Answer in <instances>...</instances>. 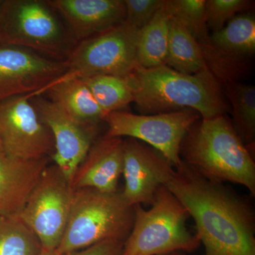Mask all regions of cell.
Wrapping results in <instances>:
<instances>
[{"instance_id":"obj_1","label":"cell","mask_w":255,"mask_h":255,"mask_svg":"<svg viewBox=\"0 0 255 255\" xmlns=\"http://www.w3.org/2000/svg\"><path fill=\"white\" fill-rule=\"evenodd\" d=\"M162 186L194 220L204 255H255V211L246 197L202 177L182 159L167 167Z\"/></svg>"},{"instance_id":"obj_2","label":"cell","mask_w":255,"mask_h":255,"mask_svg":"<svg viewBox=\"0 0 255 255\" xmlns=\"http://www.w3.org/2000/svg\"><path fill=\"white\" fill-rule=\"evenodd\" d=\"M128 80L133 102L141 115L191 110L201 119H209L228 110L219 80L210 70L185 75L166 65L137 66Z\"/></svg>"},{"instance_id":"obj_3","label":"cell","mask_w":255,"mask_h":255,"mask_svg":"<svg viewBox=\"0 0 255 255\" xmlns=\"http://www.w3.org/2000/svg\"><path fill=\"white\" fill-rule=\"evenodd\" d=\"M180 157L206 179L241 184L255 197L254 157L224 115L196 122L182 140Z\"/></svg>"},{"instance_id":"obj_4","label":"cell","mask_w":255,"mask_h":255,"mask_svg":"<svg viewBox=\"0 0 255 255\" xmlns=\"http://www.w3.org/2000/svg\"><path fill=\"white\" fill-rule=\"evenodd\" d=\"M134 207L122 191L74 190L66 229L56 251L59 255L80 251L100 242H125L131 231Z\"/></svg>"},{"instance_id":"obj_5","label":"cell","mask_w":255,"mask_h":255,"mask_svg":"<svg viewBox=\"0 0 255 255\" xmlns=\"http://www.w3.org/2000/svg\"><path fill=\"white\" fill-rule=\"evenodd\" d=\"M150 209L137 204L133 225L122 255H166L192 252L201 242L187 228L190 218L184 206L164 186L156 191Z\"/></svg>"},{"instance_id":"obj_6","label":"cell","mask_w":255,"mask_h":255,"mask_svg":"<svg viewBox=\"0 0 255 255\" xmlns=\"http://www.w3.org/2000/svg\"><path fill=\"white\" fill-rule=\"evenodd\" d=\"M56 14L43 0H2L0 46L21 47L64 61L76 42Z\"/></svg>"},{"instance_id":"obj_7","label":"cell","mask_w":255,"mask_h":255,"mask_svg":"<svg viewBox=\"0 0 255 255\" xmlns=\"http://www.w3.org/2000/svg\"><path fill=\"white\" fill-rule=\"evenodd\" d=\"M137 31L136 28L124 21L75 43L63 61L66 68L65 73L54 82L95 75L130 76L138 66Z\"/></svg>"},{"instance_id":"obj_8","label":"cell","mask_w":255,"mask_h":255,"mask_svg":"<svg viewBox=\"0 0 255 255\" xmlns=\"http://www.w3.org/2000/svg\"><path fill=\"white\" fill-rule=\"evenodd\" d=\"M74 190L55 164L43 171L18 217L34 233L43 251H56L68 224Z\"/></svg>"},{"instance_id":"obj_9","label":"cell","mask_w":255,"mask_h":255,"mask_svg":"<svg viewBox=\"0 0 255 255\" xmlns=\"http://www.w3.org/2000/svg\"><path fill=\"white\" fill-rule=\"evenodd\" d=\"M201 119L194 110L137 115L127 112H111L103 122L110 136L130 137L158 151L174 167L182 162L180 146L189 129Z\"/></svg>"},{"instance_id":"obj_10","label":"cell","mask_w":255,"mask_h":255,"mask_svg":"<svg viewBox=\"0 0 255 255\" xmlns=\"http://www.w3.org/2000/svg\"><path fill=\"white\" fill-rule=\"evenodd\" d=\"M0 141L5 155L34 159L54 153L53 134L38 117L28 95L0 102Z\"/></svg>"},{"instance_id":"obj_11","label":"cell","mask_w":255,"mask_h":255,"mask_svg":"<svg viewBox=\"0 0 255 255\" xmlns=\"http://www.w3.org/2000/svg\"><path fill=\"white\" fill-rule=\"evenodd\" d=\"M30 102L53 134L55 151L52 160L71 184L79 164L99 137L101 124L80 123L43 95L31 97Z\"/></svg>"},{"instance_id":"obj_12","label":"cell","mask_w":255,"mask_h":255,"mask_svg":"<svg viewBox=\"0 0 255 255\" xmlns=\"http://www.w3.org/2000/svg\"><path fill=\"white\" fill-rule=\"evenodd\" d=\"M65 70L63 61L21 47L0 46V102L15 96L41 95Z\"/></svg>"},{"instance_id":"obj_13","label":"cell","mask_w":255,"mask_h":255,"mask_svg":"<svg viewBox=\"0 0 255 255\" xmlns=\"http://www.w3.org/2000/svg\"><path fill=\"white\" fill-rule=\"evenodd\" d=\"M170 162L158 151L135 139L124 140L122 195L129 205L150 206Z\"/></svg>"},{"instance_id":"obj_14","label":"cell","mask_w":255,"mask_h":255,"mask_svg":"<svg viewBox=\"0 0 255 255\" xmlns=\"http://www.w3.org/2000/svg\"><path fill=\"white\" fill-rule=\"evenodd\" d=\"M68 25L76 43L118 26L126 19L124 0H47Z\"/></svg>"},{"instance_id":"obj_15","label":"cell","mask_w":255,"mask_h":255,"mask_svg":"<svg viewBox=\"0 0 255 255\" xmlns=\"http://www.w3.org/2000/svg\"><path fill=\"white\" fill-rule=\"evenodd\" d=\"M123 167L124 139L105 133L94 142L79 164L72 188L73 190L87 188L105 193L117 192Z\"/></svg>"},{"instance_id":"obj_16","label":"cell","mask_w":255,"mask_h":255,"mask_svg":"<svg viewBox=\"0 0 255 255\" xmlns=\"http://www.w3.org/2000/svg\"><path fill=\"white\" fill-rule=\"evenodd\" d=\"M50 157L14 158L0 153V216H18Z\"/></svg>"},{"instance_id":"obj_17","label":"cell","mask_w":255,"mask_h":255,"mask_svg":"<svg viewBox=\"0 0 255 255\" xmlns=\"http://www.w3.org/2000/svg\"><path fill=\"white\" fill-rule=\"evenodd\" d=\"M43 94L80 123L97 125L104 122L105 114L82 79L54 82L46 87L41 95Z\"/></svg>"},{"instance_id":"obj_18","label":"cell","mask_w":255,"mask_h":255,"mask_svg":"<svg viewBox=\"0 0 255 255\" xmlns=\"http://www.w3.org/2000/svg\"><path fill=\"white\" fill-rule=\"evenodd\" d=\"M214 49L236 65V60L251 56L255 52V17L251 11L236 15L227 24L210 36Z\"/></svg>"},{"instance_id":"obj_19","label":"cell","mask_w":255,"mask_h":255,"mask_svg":"<svg viewBox=\"0 0 255 255\" xmlns=\"http://www.w3.org/2000/svg\"><path fill=\"white\" fill-rule=\"evenodd\" d=\"M165 65L185 75L210 70L199 43L182 23L170 16Z\"/></svg>"},{"instance_id":"obj_20","label":"cell","mask_w":255,"mask_h":255,"mask_svg":"<svg viewBox=\"0 0 255 255\" xmlns=\"http://www.w3.org/2000/svg\"><path fill=\"white\" fill-rule=\"evenodd\" d=\"M169 31V15L164 0L153 18L137 31L136 55L138 66L149 69L165 65Z\"/></svg>"},{"instance_id":"obj_21","label":"cell","mask_w":255,"mask_h":255,"mask_svg":"<svg viewBox=\"0 0 255 255\" xmlns=\"http://www.w3.org/2000/svg\"><path fill=\"white\" fill-rule=\"evenodd\" d=\"M206 0H164L171 17L182 23L199 43L208 64L211 67L219 59V54L210 41L205 18Z\"/></svg>"},{"instance_id":"obj_22","label":"cell","mask_w":255,"mask_h":255,"mask_svg":"<svg viewBox=\"0 0 255 255\" xmlns=\"http://www.w3.org/2000/svg\"><path fill=\"white\" fill-rule=\"evenodd\" d=\"M227 95L232 106L233 125L249 150L255 142V88L253 85L231 82Z\"/></svg>"},{"instance_id":"obj_23","label":"cell","mask_w":255,"mask_h":255,"mask_svg":"<svg viewBox=\"0 0 255 255\" xmlns=\"http://www.w3.org/2000/svg\"><path fill=\"white\" fill-rule=\"evenodd\" d=\"M105 115L124 111L133 102V93L128 77L95 75L82 78Z\"/></svg>"},{"instance_id":"obj_24","label":"cell","mask_w":255,"mask_h":255,"mask_svg":"<svg viewBox=\"0 0 255 255\" xmlns=\"http://www.w3.org/2000/svg\"><path fill=\"white\" fill-rule=\"evenodd\" d=\"M38 238L18 216H0V255H40Z\"/></svg>"},{"instance_id":"obj_25","label":"cell","mask_w":255,"mask_h":255,"mask_svg":"<svg viewBox=\"0 0 255 255\" xmlns=\"http://www.w3.org/2000/svg\"><path fill=\"white\" fill-rule=\"evenodd\" d=\"M249 0H206L205 18L212 33L222 29L228 21L253 6Z\"/></svg>"},{"instance_id":"obj_26","label":"cell","mask_w":255,"mask_h":255,"mask_svg":"<svg viewBox=\"0 0 255 255\" xmlns=\"http://www.w3.org/2000/svg\"><path fill=\"white\" fill-rule=\"evenodd\" d=\"M126 22L139 30L153 18L164 0H124Z\"/></svg>"},{"instance_id":"obj_27","label":"cell","mask_w":255,"mask_h":255,"mask_svg":"<svg viewBox=\"0 0 255 255\" xmlns=\"http://www.w3.org/2000/svg\"><path fill=\"white\" fill-rule=\"evenodd\" d=\"M124 245V241L108 240L80 251L61 255H122Z\"/></svg>"},{"instance_id":"obj_28","label":"cell","mask_w":255,"mask_h":255,"mask_svg":"<svg viewBox=\"0 0 255 255\" xmlns=\"http://www.w3.org/2000/svg\"><path fill=\"white\" fill-rule=\"evenodd\" d=\"M40 255H59L57 253L56 251H42L41 254Z\"/></svg>"},{"instance_id":"obj_29","label":"cell","mask_w":255,"mask_h":255,"mask_svg":"<svg viewBox=\"0 0 255 255\" xmlns=\"http://www.w3.org/2000/svg\"><path fill=\"white\" fill-rule=\"evenodd\" d=\"M166 255H181V253H171V254Z\"/></svg>"},{"instance_id":"obj_30","label":"cell","mask_w":255,"mask_h":255,"mask_svg":"<svg viewBox=\"0 0 255 255\" xmlns=\"http://www.w3.org/2000/svg\"><path fill=\"white\" fill-rule=\"evenodd\" d=\"M1 152H3L2 146H1V141H0V153H1Z\"/></svg>"},{"instance_id":"obj_31","label":"cell","mask_w":255,"mask_h":255,"mask_svg":"<svg viewBox=\"0 0 255 255\" xmlns=\"http://www.w3.org/2000/svg\"><path fill=\"white\" fill-rule=\"evenodd\" d=\"M1 1H2V0H0V4H1Z\"/></svg>"}]
</instances>
